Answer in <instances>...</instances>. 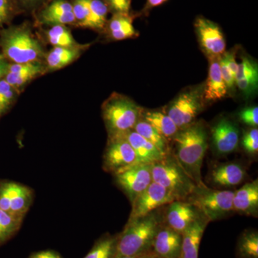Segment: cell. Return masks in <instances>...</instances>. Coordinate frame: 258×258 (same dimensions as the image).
Returning <instances> with one entry per match:
<instances>
[{"label":"cell","instance_id":"obj_1","mask_svg":"<svg viewBox=\"0 0 258 258\" xmlns=\"http://www.w3.org/2000/svg\"><path fill=\"white\" fill-rule=\"evenodd\" d=\"M172 140L175 149L173 155L197 186H203L201 169L208 148V134L205 125L194 122L179 129Z\"/></svg>","mask_w":258,"mask_h":258},{"label":"cell","instance_id":"obj_2","mask_svg":"<svg viewBox=\"0 0 258 258\" xmlns=\"http://www.w3.org/2000/svg\"><path fill=\"white\" fill-rule=\"evenodd\" d=\"M162 223L157 214L128 221L116 238L115 258L138 255L152 249L153 240Z\"/></svg>","mask_w":258,"mask_h":258},{"label":"cell","instance_id":"obj_3","mask_svg":"<svg viewBox=\"0 0 258 258\" xmlns=\"http://www.w3.org/2000/svg\"><path fill=\"white\" fill-rule=\"evenodd\" d=\"M3 55L13 63L37 62L43 57V49L26 25L5 30L2 35Z\"/></svg>","mask_w":258,"mask_h":258},{"label":"cell","instance_id":"obj_4","mask_svg":"<svg viewBox=\"0 0 258 258\" xmlns=\"http://www.w3.org/2000/svg\"><path fill=\"white\" fill-rule=\"evenodd\" d=\"M151 171L152 181L170 191L176 200L186 201L198 186L170 153L151 164Z\"/></svg>","mask_w":258,"mask_h":258},{"label":"cell","instance_id":"obj_5","mask_svg":"<svg viewBox=\"0 0 258 258\" xmlns=\"http://www.w3.org/2000/svg\"><path fill=\"white\" fill-rule=\"evenodd\" d=\"M143 108L128 97L114 93L102 106V114L109 137L132 130Z\"/></svg>","mask_w":258,"mask_h":258},{"label":"cell","instance_id":"obj_6","mask_svg":"<svg viewBox=\"0 0 258 258\" xmlns=\"http://www.w3.org/2000/svg\"><path fill=\"white\" fill-rule=\"evenodd\" d=\"M235 191L216 190L198 186L186 201L195 205L210 222L226 217L233 210Z\"/></svg>","mask_w":258,"mask_h":258},{"label":"cell","instance_id":"obj_7","mask_svg":"<svg viewBox=\"0 0 258 258\" xmlns=\"http://www.w3.org/2000/svg\"><path fill=\"white\" fill-rule=\"evenodd\" d=\"M203 88H187L171 102L166 113L179 129L195 122L204 106Z\"/></svg>","mask_w":258,"mask_h":258},{"label":"cell","instance_id":"obj_8","mask_svg":"<svg viewBox=\"0 0 258 258\" xmlns=\"http://www.w3.org/2000/svg\"><path fill=\"white\" fill-rule=\"evenodd\" d=\"M116 184L133 203L152 182L151 164H137L115 173Z\"/></svg>","mask_w":258,"mask_h":258},{"label":"cell","instance_id":"obj_9","mask_svg":"<svg viewBox=\"0 0 258 258\" xmlns=\"http://www.w3.org/2000/svg\"><path fill=\"white\" fill-rule=\"evenodd\" d=\"M139 164L137 154L124 137H109L103 156V168L109 172H118Z\"/></svg>","mask_w":258,"mask_h":258},{"label":"cell","instance_id":"obj_10","mask_svg":"<svg viewBox=\"0 0 258 258\" xmlns=\"http://www.w3.org/2000/svg\"><path fill=\"white\" fill-rule=\"evenodd\" d=\"M174 195L161 185L152 181L143 192L132 203L128 221L147 216L157 209L175 201Z\"/></svg>","mask_w":258,"mask_h":258},{"label":"cell","instance_id":"obj_11","mask_svg":"<svg viewBox=\"0 0 258 258\" xmlns=\"http://www.w3.org/2000/svg\"><path fill=\"white\" fill-rule=\"evenodd\" d=\"M199 42L209 57H220L226 50V41L222 29L208 19L199 16L195 22Z\"/></svg>","mask_w":258,"mask_h":258},{"label":"cell","instance_id":"obj_12","mask_svg":"<svg viewBox=\"0 0 258 258\" xmlns=\"http://www.w3.org/2000/svg\"><path fill=\"white\" fill-rule=\"evenodd\" d=\"M211 137L214 151L220 156L235 152L240 143V131L228 118H222L213 125Z\"/></svg>","mask_w":258,"mask_h":258},{"label":"cell","instance_id":"obj_13","mask_svg":"<svg viewBox=\"0 0 258 258\" xmlns=\"http://www.w3.org/2000/svg\"><path fill=\"white\" fill-rule=\"evenodd\" d=\"M167 205L165 224L181 235L194 222L204 216L195 205L188 201L175 200Z\"/></svg>","mask_w":258,"mask_h":258},{"label":"cell","instance_id":"obj_14","mask_svg":"<svg viewBox=\"0 0 258 258\" xmlns=\"http://www.w3.org/2000/svg\"><path fill=\"white\" fill-rule=\"evenodd\" d=\"M181 243L182 235L161 223L153 240L152 249L159 258H179Z\"/></svg>","mask_w":258,"mask_h":258},{"label":"cell","instance_id":"obj_15","mask_svg":"<svg viewBox=\"0 0 258 258\" xmlns=\"http://www.w3.org/2000/svg\"><path fill=\"white\" fill-rule=\"evenodd\" d=\"M45 71L40 62L9 64L4 79L18 92Z\"/></svg>","mask_w":258,"mask_h":258},{"label":"cell","instance_id":"obj_16","mask_svg":"<svg viewBox=\"0 0 258 258\" xmlns=\"http://www.w3.org/2000/svg\"><path fill=\"white\" fill-rule=\"evenodd\" d=\"M209 62L210 66L208 79L203 87L204 101H220L228 93V90L220 71V57H209Z\"/></svg>","mask_w":258,"mask_h":258},{"label":"cell","instance_id":"obj_17","mask_svg":"<svg viewBox=\"0 0 258 258\" xmlns=\"http://www.w3.org/2000/svg\"><path fill=\"white\" fill-rule=\"evenodd\" d=\"M119 135L124 137L133 148L139 164H152L161 160L166 156L154 144L139 135L133 129Z\"/></svg>","mask_w":258,"mask_h":258},{"label":"cell","instance_id":"obj_18","mask_svg":"<svg viewBox=\"0 0 258 258\" xmlns=\"http://www.w3.org/2000/svg\"><path fill=\"white\" fill-rule=\"evenodd\" d=\"M209 223L210 220L202 216L183 232L179 258H198L200 242Z\"/></svg>","mask_w":258,"mask_h":258},{"label":"cell","instance_id":"obj_19","mask_svg":"<svg viewBox=\"0 0 258 258\" xmlns=\"http://www.w3.org/2000/svg\"><path fill=\"white\" fill-rule=\"evenodd\" d=\"M233 210L247 216L257 217L258 182L254 180L235 191Z\"/></svg>","mask_w":258,"mask_h":258},{"label":"cell","instance_id":"obj_20","mask_svg":"<svg viewBox=\"0 0 258 258\" xmlns=\"http://www.w3.org/2000/svg\"><path fill=\"white\" fill-rule=\"evenodd\" d=\"M245 169L237 163L221 164L214 168L210 174L212 184L220 187H232L245 179Z\"/></svg>","mask_w":258,"mask_h":258},{"label":"cell","instance_id":"obj_21","mask_svg":"<svg viewBox=\"0 0 258 258\" xmlns=\"http://www.w3.org/2000/svg\"><path fill=\"white\" fill-rule=\"evenodd\" d=\"M107 30L113 40L136 38L139 35L133 25V17L129 13H115L107 25Z\"/></svg>","mask_w":258,"mask_h":258},{"label":"cell","instance_id":"obj_22","mask_svg":"<svg viewBox=\"0 0 258 258\" xmlns=\"http://www.w3.org/2000/svg\"><path fill=\"white\" fill-rule=\"evenodd\" d=\"M87 45L79 47H54L45 56L47 69L55 71L73 63L81 56L83 47Z\"/></svg>","mask_w":258,"mask_h":258},{"label":"cell","instance_id":"obj_23","mask_svg":"<svg viewBox=\"0 0 258 258\" xmlns=\"http://www.w3.org/2000/svg\"><path fill=\"white\" fill-rule=\"evenodd\" d=\"M141 118L154 127L166 139H172L179 128L166 113L159 111H146L142 109Z\"/></svg>","mask_w":258,"mask_h":258},{"label":"cell","instance_id":"obj_24","mask_svg":"<svg viewBox=\"0 0 258 258\" xmlns=\"http://www.w3.org/2000/svg\"><path fill=\"white\" fill-rule=\"evenodd\" d=\"M31 200V190L23 185L13 182L10 214L18 220H22L28 211Z\"/></svg>","mask_w":258,"mask_h":258},{"label":"cell","instance_id":"obj_25","mask_svg":"<svg viewBox=\"0 0 258 258\" xmlns=\"http://www.w3.org/2000/svg\"><path fill=\"white\" fill-rule=\"evenodd\" d=\"M133 130L144 137V139H147L149 142L154 144L163 154L166 155L170 153L167 139L163 137L154 127L145 121L143 118L140 117L137 123L134 125Z\"/></svg>","mask_w":258,"mask_h":258},{"label":"cell","instance_id":"obj_26","mask_svg":"<svg viewBox=\"0 0 258 258\" xmlns=\"http://www.w3.org/2000/svg\"><path fill=\"white\" fill-rule=\"evenodd\" d=\"M47 40L54 47H79L84 46L75 40L66 25H54L47 32Z\"/></svg>","mask_w":258,"mask_h":258},{"label":"cell","instance_id":"obj_27","mask_svg":"<svg viewBox=\"0 0 258 258\" xmlns=\"http://www.w3.org/2000/svg\"><path fill=\"white\" fill-rule=\"evenodd\" d=\"M108 10L103 0H90V16L86 28L103 30L106 25Z\"/></svg>","mask_w":258,"mask_h":258},{"label":"cell","instance_id":"obj_28","mask_svg":"<svg viewBox=\"0 0 258 258\" xmlns=\"http://www.w3.org/2000/svg\"><path fill=\"white\" fill-rule=\"evenodd\" d=\"M237 251L241 258H258V233L255 230L243 232L237 243Z\"/></svg>","mask_w":258,"mask_h":258},{"label":"cell","instance_id":"obj_29","mask_svg":"<svg viewBox=\"0 0 258 258\" xmlns=\"http://www.w3.org/2000/svg\"><path fill=\"white\" fill-rule=\"evenodd\" d=\"M116 238L111 236L103 237L84 258H115Z\"/></svg>","mask_w":258,"mask_h":258},{"label":"cell","instance_id":"obj_30","mask_svg":"<svg viewBox=\"0 0 258 258\" xmlns=\"http://www.w3.org/2000/svg\"><path fill=\"white\" fill-rule=\"evenodd\" d=\"M235 85L245 98H250L257 91L258 71L251 73L238 81H236Z\"/></svg>","mask_w":258,"mask_h":258},{"label":"cell","instance_id":"obj_31","mask_svg":"<svg viewBox=\"0 0 258 258\" xmlns=\"http://www.w3.org/2000/svg\"><path fill=\"white\" fill-rule=\"evenodd\" d=\"M20 221L9 212L0 210V240L11 235L18 228Z\"/></svg>","mask_w":258,"mask_h":258},{"label":"cell","instance_id":"obj_32","mask_svg":"<svg viewBox=\"0 0 258 258\" xmlns=\"http://www.w3.org/2000/svg\"><path fill=\"white\" fill-rule=\"evenodd\" d=\"M72 5L76 23L81 28H86L90 16V0H75Z\"/></svg>","mask_w":258,"mask_h":258},{"label":"cell","instance_id":"obj_33","mask_svg":"<svg viewBox=\"0 0 258 258\" xmlns=\"http://www.w3.org/2000/svg\"><path fill=\"white\" fill-rule=\"evenodd\" d=\"M17 91L4 79L0 80V113L6 111L16 97Z\"/></svg>","mask_w":258,"mask_h":258},{"label":"cell","instance_id":"obj_34","mask_svg":"<svg viewBox=\"0 0 258 258\" xmlns=\"http://www.w3.org/2000/svg\"><path fill=\"white\" fill-rule=\"evenodd\" d=\"M242 145L249 154H257L258 151V130L253 128L246 132L242 137Z\"/></svg>","mask_w":258,"mask_h":258},{"label":"cell","instance_id":"obj_35","mask_svg":"<svg viewBox=\"0 0 258 258\" xmlns=\"http://www.w3.org/2000/svg\"><path fill=\"white\" fill-rule=\"evenodd\" d=\"M73 5L66 0H55L42 12L41 15L66 14L72 13Z\"/></svg>","mask_w":258,"mask_h":258},{"label":"cell","instance_id":"obj_36","mask_svg":"<svg viewBox=\"0 0 258 258\" xmlns=\"http://www.w3.org/2000/svg\"><path fill=\"white\" fill-rule=\"evenodd\" d=\"M239 118L244 124L257 128L258 124V108L257 106L244 108L239 113Z\"/></svg>","mask_w":258,"mask_h":258},{"label":"cell","instance_id":"obj_37","mask_svg":"<svg viewBox=\"0 0 258 258\" xmlns=\"http://www.w3.org/2000/svg\"><path fill=\"white\" fill-rule=\"evenodd\" d=\"M13 182H7L0 186V210L9 212L13 192Z\"/></svg>","mask_w":258,"mask_h":258},{"label":"cell","instance_id":"obj_38","mask_svg":"<svg viewBox=\"0 0 258 258\" xmlns=\"http://www.w3.org/2000/svg\"><path fill=\"white\" fill-rule=\"evenodd\" d=\"M220 66L222 79L225 81L227 90H228V92H230H230H233L235 91L236 86L235 79L232 76L230 70L228 69V67H227V64H226L225 61L223 60L221 56L220 57Z\"/></svg>","mask_w":258,"mask_h":258},{"label":"cell","instance_id":"obj_39","mask_svg":"<svg viewBox=\"0 0 258 258\" xmlns=\"http://www.w3.org/2000/svg\"><path fill=\"white\" fill-rule=\"evenodd\" d=\"M11 12L12 6L10 0H0V26L8 21Z\"/></svg>","mask_w":258,"mask_h":258},{"label":"cell","instance_id":"obj_40","mask_svg":"<svg viewBox=\"0 0 258 258\" xmlns=\"http://www.w3.org/2000/svg\"><path fill=\"white\" fill-rule=\"evenodd\" d=\"M167 0H147L145 6H144L143 13L144 15H147L149 12L157 7L160 6V5L165 3Z\"/></svg>","mask_w":258,"mask_h":258},{"label":"cell","instance_id":"obj_41","mask_svg":"<svg viewBox=\"0 0 258 258\" xmlns=\"http://www.w3.org/2000/svg\"><path fill=\"white\" fill-rule=\"evenodd\" d=\"M30 258H60L58 254L52 251H42L34 254Z\"/></svg>","mask_w":258,"mask_h":258},{"label":"cell","instance_id":"obj_42","mask_svg":"<svg viewBox=\"0 0 258 258\" xmlns=\"http://www.w3.org/2000/svg\"><path fill=\"white\" fill-rule=\"evenodd\" d=\"M9 63L7 62L4 55L0 54V80L5 78V75L8 73V69Z\"/></svg>","mask_w":258,"mask_h":258},{"label":"cell","instance_id":"obj_43","mask_svg":"<svg viewBox=\"0 0 258 258\" xmlns=\"http://www.w3.org/2000/svg\"><path fill=\"white\" fill-rule=\"evenodd\" d=\"M108 8L113 10L115 13H120L119 0H104Z\"/></svg>","mask_w":258,"mask_h":258},{"label":"cell","instance_id":"obj_44","mask_svg":"<svg viewBox=\"0 0 258 258\" xmlns=\"http://www.w3.org/2000/svg\"><path fill=\"white\" fill-rule=\"evenodd\" d=\"M131 2L132 0H119L120 13L128 14L129 11H130Z\"/></svg>","mask_w":258,"mask_h":258},{"label":"cell","instance_id":"obj_45","mask_svg":"<svg viewBox=\"0 0 258 258\" xmlns=\"http://www.w3.org/2000/svg\"><path fill=\"white\" fill-rule=\"evenodd\" d=\"M156 254L153 252L152 249H149L147 252H143V253L138 254L136 256H131V257H119L115 258H154L156 257Z\"/></svg>","mask_w":258,"mask_h":258},{"label":"cell","instance_id":"obj_46","mask_svg":"<svg viewBox=\"0 0 258 258\" xmlns=\"http://www.w3.org/2000/svg\"><path fill=\"white\" fill-rule=\"evenodd\" d=\"M20 1L23 2L25 5H32L36 4L37 2L40 1V0H20Z\"/></svg>","mask_w":258,"mask_h":258},{"label":"cell","instance_id":"obj_47","mask_svg":"<svg viewBox=\"0 0 258 258\" xmlns=\"http://www.w3.org/2000/svg\"><path fill=\"white\" fill-rule=\"evenodd\" d=\"M154 258H159V257H157V256H156V257H154Z\"/></svg>","mask_w":258,"mask_h":258},{"label":"cell","instance_id":"obj_48","mask_svg":"<svg viewBox=\"0 0 258 258\" xmlns=\"http://www.w3.org/2000/svg\"><path fill=\"white\" fill-rule=\"evenodd\" d=\"M0 114H1V113H0Z\"/></svg>","mask_w":258,"mask_h":258}]
</instances>
